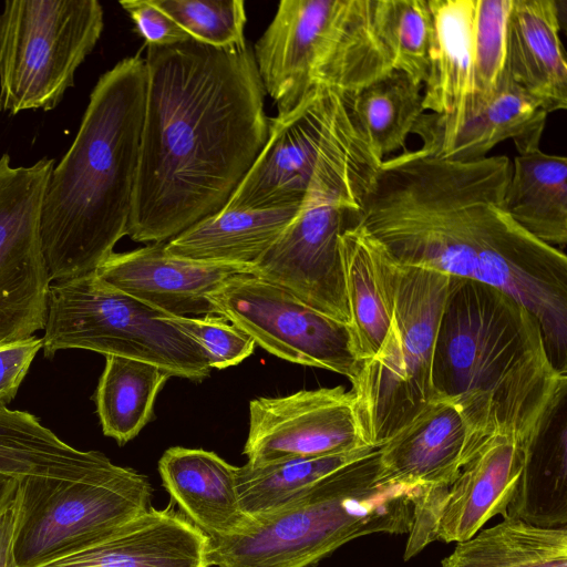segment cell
<instances>
[{
  "label": "cell",
  "mask_w": 567,
  "mask_h": 567,
  "mask_svg": "<svg viewBox=\"0 0 567 567\" xmlns=\"http://www.w3.org/2000/svg\"><path fill=\"white\" fill-rule=\"evenodd\" d=\"M145 65L127 236L163 244L227 205L267 142L269 118L247 43L147 45Z\"/></svg>",
  "instance_id": "cell-1"
},
{
  "label": "cell",
  "mask_w": 567,
  "mask_h": 567,
  "mask_svg": "<svg viewBox=\"0 0 567 567\" xmlns=\"http://www.w3.org/2000/svg\"><path fill=\"white\" fill-rule=\"evenodd\" d=\"M432 382L464 421L465 463L495 436L533 447L565 398L567 375L527 308L492 286L451 277Z\"/></svg>",
  "instance_id": "cell-2"
},
{
  "label": "cell",
  "mask_w": 567,
  "mask_h": 567,
  "mask_svg": "<svg viewBox=\"0 0 567 567\" xmlns=\"http://www.w3.org/2000/svg\"><path fill=\"white\" fill-rule=\"evenodd\" d=\"M146 87L140 54L103 73L71 146L53 167L42 202L41 239L54 282L95 271L127 235Z\"/></svg>",
  "instance_id": "cell-3"
},
{
  "label": "cell",
  "mask_w": 567,
  "mask_h": 567,
  "mask_svg": "<svg viewBox=\"0 0 567 567\" xmlns=\"http://www.w3.org/2000/svg\"><path fill=\"white\" fill-rule=\"evenodd\" d=\"M379 447L237 533L208 537L210 566L310 567L355 538L409 534L421 487L383 480Z\"/></svg>",
  "instance_id": "cell-4"
},
{
  "label": "cell",
  "mask_w": 567,
  "mask_h": 567,
  "mask_svg": "<svg viewBox=\"0 0 567 567\" xmlns=\"http://www.w3.org/2000/svg\"><path fill=\"white\" fill-rule=\"evenodd\" d=\"M511 171L505 155L461 162L404 151L374 172L357 225L398 262L423 266L494 216Z\"/></svg>",
  "instance_id": "cell-5"
},
{
  "label": "cell",
  "mask_w": 567,
  "mask_h": 567,
  "mask_svg": "<svg viewBox=\"0 0 567 567\" xmlns=\"http://www.w3.org/2000/svg\"><path fill=\"white\" fill-rule=\"evenodd\" d=\"M381 163L349 120L336 121L306 199L252 274L349 327L340 236L358 224L362 196Z\"/></svg>",
  "instance_id": "cell-6"
},
{
  "label": "cell",
  "mask_w": 567,
  "mask_h": 567,
  "mask_svg": "<svg viewBox=\"0 0 567 567\" xmlns=\"http://www.w3.org/2000/svg\"><path fill=\"white\" fill-rule=\"evenodd\" d=\"M384 274L390 326L378 352L350 382L363 436L372 445L384 443L437 396L433 355L451 281L446 274L400 264L385 250Z\"/></svg>",
  "instance_id": "cell-7"
},
{
  "label": "cell",
  "mask_w": 567,
  "mask_h": 567,
  "mask_svg": "<svg viewBox=\"0 0 567 567\" xmlns=\"http://www.w3.org/2000/svg\"><path fill=\"white\" fill-rule=\"evenodd\" d=\"M168 315L116 289L96 271L50 287L42 350L82 349L145 361L173 377L199 381L210 374L204 349Z\"/></svg>",
  "instance_id": "cell-8"
},
{
  "label": "cell",
  "mask_w": 567,
  "mask_h": 567,
  "mask_svg": "<svg viewBox=\"0 0 567 567\" xmlns=\"http://www.w3.org/2000/svg\"><path fill=\"white\" fill-rule=\"evenodd\" d=\"M144 474L112 463L81 478L19 481L12 553L17 567H34L110 535L151 507Z\"/></svg>",
  "instance_id": "cell-9"
},
{
  "label": "cell",
  "mask_w": 567,
  "mask_h": 567,
  "mask_svg": "<svg viewBox=\"0 0 567 567\" xmlns=\"http://www.w3.org/2000/svg\"><path fill=\"white\" fill-rule=\"evenodd\" d=\"M104 28L97 0H11L0 13V113L51 111Z\"/></svg>",
  "instance_id": "cell-10"
},
{
  "label": "cell",
  "mask_w": 567,
  "mask_h": 567,
  "mask_svg": "<svg viewBox=\"0 0 567 567\" xmlns=\"http://www.w3.org/2000/svg\"><path fill=\"white\" fill-rule=\"evenodd\" d=\"M55 159L13 166L0 156V341L44 330L51 278L41 239V209Z\"/></svg>",
  "instance_id": "cell-11"
},
{
  "label": "cell",
  "mask_w": 567,
  "mask_h": 567,
  "mask_svg": "<svg viewBox=\"0 0 567 567\" xmlns=\"http://www.w3.org/2000/svg\"><path fill=\"white\" fill-rule=\"evenodd\" d=\"M218 315L271 354L332 371L350 382L358 373L349 327L254 274L229 278L209 295Z\"/></svg>",
  "instance_id": "cell-12"
},
{
  "label": "cell",
  "mask_w": 567,
  "mask_h": 567,
  "mask_svg": "<svg viewBox=\"0 0 567 567\" xmlns=\"http://www.w3.org/2000/svg\"><path fill=\"white\" fill-rule=\"evenodd\" d=\"M369 445L354 396L341 385L257 398L249 403L244 449L249 464L340 454Z\"/></svg>",
  "instance_id": "cell-13"
},
{
  "label": "cell",
  "mask_w": 567,
  "mask_h": 567,
  "mask_svg": "<svg viewBox=\"0 0 567 567\" xmlns=\"http://www.w3.org/2000/svg\"><path fill=\"white\" fill-rule=\"evenodd\" d=\"M339 93L315 87L293 110L269 118L268 138L226 209L301 206L334 115Z\"/></svg>",
  "instance_id": "cell-14"
},
{
  "label": "cell",
  "mask_w": 567,
  "mask_h": 567,
  "mask_svg": "<svg viewBox=\"0 0 567 567\" xmlns=\"http://www.w3.org/2000/svg\"><path fill=\"white\" fill-rule=\"evenodd\" d=\"M116 289L175 317L218 315L209 295L252 267L205 264L169 255L163 244L112 252L95 270Z\"/></svg>",
  "instance_id": "cell-15"
},
{
  "label": "cell",
  "mask_w": 567,
  "mask_h": 567,
  "mask_svg": "<svg viewBox=\"0 0 567 567\" xmlns=\"http://www.w3.org/2000/svg\"><path fill=\"white\" fill-rule=\"evenodd\" d=\"M547 113L511 79L458 118L425 113L413 132L420 147L443 159L471 162L488 156L501 142L512 140L517 153L540 148Z\"/></svg>",
  "instance_id": "cell-16"
},
{
  "label": "cell",
  "mask_w": 567,
  "mask_h": 567,
  "mask_svg": "<svg viewBox=\"0 0 567 567\" xmlns=\"http://www.w3.org/2000/svg\"><path fill=\"white\" fill-rule=\"evenodd\" d=\"M343 0H282L254 47L265 92L278 114L293 110L315 87L327 35Z\"/></svg>",
  "instance_id": "cell-17"
},
{
  "label": "cell",
  "mask_w": 567,
  "mask_h": 567,
  "mask_svg": "<svg viewBox=\"0 0 567 567\" xmlns=\"http://www.w3.org/2000/svg\"><path fill=\"white\" fill-rule=\"evenodd\" d=\"M209 538L169 503L104 538L34 567H210Z\"/></svg>",
  "instance_id": "cell-18"
},
{
  "label": "cell",
  "mask_w": 567,
  "mask_h": 567,
  "mask_svg": "<svg viewBox=\"0 0 567 567\" xmlns=\"http://www.w3.org/2000/svg\"><path fill=\"white\" fill-rule=\"evenodd\" d=\"M467 432L455 404L437 395L379 447L383 480L446 492L464 463Z\"/></svg>",
  "instance_id": "cell-19"
},
{
  "label": "cell",
  "mask_w": 567,
  "mask_h": 567,
  "mask_svg": "<svg viewBox=\"0 0 567 567\" xmlns=\"http://www.w3.org/2000/svg\"><path fill=\"white\" fill-rule=\"evenodd\" d=\"M530 449L506 435L484 443L462 465L449 487L436 540H466L492 517L505 516Z\"/></svg>",
  "instance_id": "cell-20"
},
{
  "label": "cell",
  "mask_w": 567,
  "mask_h": 567,
  "mask_svg": "<svg viewBox=\"0 0 567 567\" xmlns=\"http://www.w3.org/2000/svg\"><path fill=\"white\" fill-rule=\"evenodd\" d=\"M507 71L547 114L567 109V62L556 0H513Z\"/></svg>",
  "instance_id": "cell-21"
},
{
  "label": "cell",
  "mask_w": 567,
  "mask_h": 567,
  "mask_svg": "<svg viewBox=\"0 0 567 567\" xmlns=\"http://www.w3.org/2000/svg\"><path fill=\"white\" fill-rule=\"evenodd\" d=\"M236 467L213 452L171 447L158 462L163 486L209 538L237 533L250 520L239 503Z\"/></svg>",
  "instance_id": "cell-22"
},
{
  "label": "cell",
  "mask_w": 567,
  "mask_h": 567,
  "mask_svg": "<svg viewBox=\"0 0 567 567\" xmlns=\"http://www.w3.org/2000/svg\"><path fill=\"white\" fill-rule=\"evenodd\" d=\"M430 38L424 111L449 118L474 103L473 25L475 0H427Z\"/></svg>",
  "instance_id": "cell-23"
},
{
  "label": "cell",
  "mask_w": 567,
  "mask_h": 567,
  "mask_svg": "<svg viewBox=\"0 0 567 567\" xmlns=\"http://www.w3.org/2000/svg\"><path fill=\"white\" fill-rule=\"evenodd\" d=\"M299 208H223L164 243V247L169 255L188 260L254 268Z\"/></svg>",
  "instance_id": "cell-24"
},
{
  "label": "cell",
  "mask_w": 567,
  "mask_h": 567,
  "mask_svg": "<svg viewBox=\"0 0 567 567\" xmlns=\"http://www.w3.org/2000/svg\"><path fill=\"white\" fill-rule=\"evenodd\" d=\"M340 254L350 315L349 330L359 365L378 352L391 320L384 250L359 225L340 236Z\"/></svg>",
  "instance_id": "cell-25"
},
{
  "label": "cell",
  "mask_w": 567,
  "mask_h": 567,
  "mask_svg": "<svg viewBox=\"0 0 567 567\" xmlns=\"http://www.w3.org/2000/svg\"><path fill=\"white\" fill-rule=\"evenodd\" d=\"M503 210L537 239L567 241V158L540 148L517 153L503 197Z\"/></svg>",
  "instance_id": "cell-26"
},
{
  "label": "cell",
  "mask_w": 567,
  "mask_h": 567,
  "mask_svg": "<svg viewBox=\"0 0 567 567\" xmlns=\"http://www.w3.org/2000/svg\"><path fill=\"white\" fill-rule=\"evenodd\" d=\"M112 464L99 451H81L62 441L39 419L0 403V475L81 478Z\"/></svg>",
  "instance_id": "cell-27"
},
{
  "label": "cell",
  "mask_w": 567,
  "mask_h": 567,
  "mask_svg": "<svg viewBox=\"0 0 567 567\" xmlns=\"http://www.w3.org/2000/svg\"><path fill=\"white\" fill-rule=\"evenodd\" d=\"M344 96L353 124L378 159L406 151V138L425 112L422 84L392 70Z\"/></svg>",
  "instance_id": "cell-28"
},
{
  "label": "cell",
  "mask_w": 567,
  "mask_h": 567,
  "mask_svg": "<svg viewBox=\"0 0 567 567\" xmlns=\"http://www.w3.org/2000/svg\"><path fill=\"white\" fill-rule=\"evenodd\" d=\"M441 566L567 567V527H538L505 516L457 543Z\"/></svg>",
  "instance_id": "cell-29"
},
{
  "label": "cell",
  "mask_w": 567,
  "mask_h": 567,
  "mask_svg": "<svg viewBox=\"0 0 567 567\" xmlns=\"http://www.w3.org/2000/svg\"><path fill=\"white\" fill-rule=\"evenodd\" d=\"M171 377L145 361L106 355L94 395L104 435L118 445L133 440L152 419L156 396Z\"/></svg>",
  "instance_id": "cell-30"
},
{
  "label": "cell",
  "mask_w": 567,
  "mask_h": 567,
  "mask_svg": "<svg viewBox=\"0 0 567 567\" xmlns=\"http://www.w3.org/2000/svg\"><path fill=\"white\" fill-rule=\"evenodd\" d=\"M380 446V445H379ZM378 445L317 457H296L264 465L236 467V485L243 512L249 517L286 504L332 472L358 461Z\"/></svg>",
  "instance_id": "cell-31"
},
{
  "label": "cell",
  "mask_w": 567,
  "mask_h": 567,
  "mask_svg": "<svg viewBox=\"0 0 567 567\" xmlns=\"http://www.w3.org/2000/svg\"><path fill=\"white\" fill-rule=\"evenodd\" d=\"M427 0H374V25L392 70L419 84L427 74Z\"/></svg>",
  "instance_id": "cell-32"
},
{
  "label": "cell",
  "mask_w": 567,
  "mask_h": 567,
  "mask_svg": "<svg viewBox=\"0 0 567 567\" xmlns=\"http://www.w3.org/2000/svg\"><path fill=\"white\" fill-rule=\"evenodd\" d=\"M512 3L513 0H475L473 25L475 97L468 112L493 95L507 75V23Z\"/></svg>",
  "instance_id": "cell-33"
},
{
  "label": "cell",
  "mask_w": 567,
  "mask_h": 567,
  "mask_svg": "<svg viewBox=\"0 0 567 567\" xmlns=\"http://www.w3.org/2000/svg\"><path fill=\"white\" fill-rule=\"evenodd\" d=\"M192 39L215 48L246 44L243 0H153Z\"/></svg>",
  "instance_id": "cell-34"
},
{
  "label": "cell",
  "mask_w": 567,
  "mask_h": 567,
  "mask_svg": "<svg viewBox=\"0 0 567 567\" xmlns=\"http://www.w3.org/2000/svg\"><path fill=\"white\" fill-rule=\"evenodd\" d=\"M167 318L204 349L210 369L237 365L254 352L251 336L220 315Z\"/></svg>",
  "instance_id": "cell-35"
},
{
  "label": "cell",
  "mask_w": 567,
  "mask_h": 567,
  "mask_svg": "<svg viewBox=\"0 0 567 567\" xmlns=\"http://www.w3.org/2000/svg\"><path fill=\"white\" fill-rule=\"evenodd\" d=\"M128 13L137 33L147 45L168 47L189 41L190 35L169 16L156 7L153 0L120 1Z\"/></svg>",
  "instance_id": "cell-36"
},
{
  "label": "cell",
  "mask_w": 567,
  "mask_h": 567,
  "mask_svg": "<svg viewBox=\"0 0 567 567\" xmlns=\"http://www.w3.org/2000/svg\"><path fill=\"white\" fill-rule=\"evenodd\" d=\"M40 350L42 338L35 336L0 341V403L13 400Z\"/></svg>",
  "instance_id": "cell-37"
},
{
  "label": "cell",
  "mask_w": 567,
  "mask_h": 567,
  "mask_svg": "<svg viewBox=\"0 0 567 567\" xmlns=\"http://www.w3.org/2000/svg\"><path fill=\"white\" fill-rule=\"evenodd\" d=\"M16 499L0 523V567H17L12 553Z\"/></svg>",
  "instance_id": "cell-38"
},
{
  "label": "cell",
  "mask_w": 567,
  "mask_h": 567,
  "mask_svg": "<svg viewBox=\"0 0 567 567\" xmlns=\"http://www.w3.org/2000/svg\"><path fill=\"white\" fill-rule=\"evenodd\" d=\"M18 485V480L0 475V523L14 502Z\"/></svg>",
  "instance_id": "cell-39"
}]
</instances>
